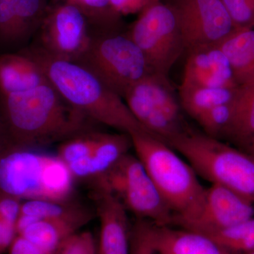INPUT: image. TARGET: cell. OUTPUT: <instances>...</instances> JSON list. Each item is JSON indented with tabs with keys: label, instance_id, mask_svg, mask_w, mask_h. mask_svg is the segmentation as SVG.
<instances>
[{
	"label": "cell",
	"instance_id": "cell-24",
	"mask_svg": "<svg viewBox=\"0 0 254 254\" xmlns=\"http://www.w3.org/2000/svg\"><path fill=\"white\" fill-rule=\"evenodd\" d=\"M100 132L88 131L62 142L58 157L66 165L88 156L98 142Z\"/></svg>",
	"mask_w": 254,
	"mask_h": 254
},
{
	"label": "cell",
	"instance_id": "cell-1",
	"mask_svg": "<svg viewBox=\"0 0 254 254\" xmlns=\"http://www.w3.org/2000/svg\"><path fill=\"white\" fill-rule=\"evenodd\" d=\"M93 123L48 81L28 91L0 94V153L62 143L91 131Z\"/></svg>",
	"mask_w": 254,
	"mask_h": 254
},
{
	"label": "cell",
	"instance_id": "cell-32",
	"mask_svg": "<svg viewBox=\"0 0 254 254\" xmlns=\"http://www.w3.org/2000/svg\"><path fill=\"white\" fill-rule=\"evenodd\" d=\"M8 250L9 254H50L19 235L15 237Z\"/></svg>",
	"mask_w": 254,
	"mask_h": 254
},
{
	"label": "cell",
	"instance_id": "cell-31",
	"mask_svg": "<svg viewBox=\"0 0 254 254\" xmlns=\"http://www.w3.org/2000/svg\"><path fill=\"white\" fill-rule=\"evenodd\" d=\"M158 0H110V9L118 18L125 15L139 14Z\"/></svg>",
	"mask_w": 254,
	"mask_h": 254
},
{
	"label": "cell",
	"instance_id": "cell-22",
	"mask_svg": "<svg viewBox=\"0 0 254 254\" xmlns=\"http://www.w3.org/2000/svg\"><path fill=\"white\" fill-rule=\"evenodd\" d=\"M234 254L254 251V217L243 222L207 235Z\"/></svg>",
	"mask_w": 254,
	"mask_h": 254
},
{
	"label": "cell",
	"instance_id": "cell-21",
	"mask_svg": "<svg viewBox=\"0 0 254 254\" xmlns=\"http://www.w3.org/2000/svg\"><path fill=\"white\" fill-rule=\"evenodd\" d=\"M21 213L37 220L61 218H89L92 214L81 205L68 200H28L21 205Z\"/></svg>",
	"mask_w": 254,
	"mask_h": 254
},
{
	"label": "cell",
	"instance_id": "cell-36",
	"mask_svg": "<svg viewBox=\"0 0 254 254\" xmlns=\"http://www.w3.org/2000/svg\"><path fill=\"white\" fill-rule=\"evenodd\" d=\"M130 254H142L134 246L131 245L130 247Z\"/></svg>",
	"mask_w": 254,
	"mask_h": 254
},
{
	"label": "cell",
	"instance_id": "cell-34",
	"mask_svg": "<svg viewBox=\"0 0 254 254\" xmlns=\"http://www.w3.org/2000/svg\"><path fill=\"white\" fill-rule=\"evenodd\" d=\"M16 236L15 227L0 218V254L9 250Z\"/></svg>",
	"mask_w": 254,
	"mask_h": 254
},
{
	"label": "cell",
	"instance_id": "cell-10",
	"mask_svg": "<svg viewBox=\"0 0 254 254\" xmlns=\"http://www.w3.org/2000/svg\"><path fill=\"white\" fill-rule=\"evenodd\" d=\"M88 22L83 11L67 0L46 14L41 26L40 48L57 58L76 60L91 37Z\"/></svg>",
	"mask_w": 254,
	"mask_h": 254
},
{
	"label": "cell",
	"instance_id": "cell-25",
	"mask_svg": "<svg viewBox=\"0 0 254 254\" xmlns=\"http://www.w3.org/2000/svg\"><path fill=\"white\" fill-rule=\"evenodd\" d=\"M233 114V101L218 105L202 114L195 121L204 130L205 134L220 138L226 136Z\"/></svg>",
	"mask_w": 254,
	"mask_h": 254
},
{
	"label": "cell",
	"instance_id": "cell-23",
	"mask_svg": "<svg viewBox=\"0 0 254 254\" xmlns=\"http://www.w3.org/2000/svg\"><path fill=\"white\" fill-rule=\"evenodd\" d=\"M20 43L41 27L47 14L46 0H13Z\"/></svg>",
	"mask_w": 254,
	"mask_h": 254
},
{
	"label": "cell",
	"instance_id": "cell-12",
	"mask_svg": "<svg viewBox=\"0 0 254 254\" xmlns=\"http://www.w3.org/2000/svg\"><path fill=\"white\" fill-rule=\"evenodd\" d=\"M151 247L159 254H234L212 237L200 232L137 220Z\"/></svg>",
	"mask_w": 254,
	"mask_h": 254
},
{
	"label": "cell",
	"instance_id": "cell-8",
	"mask_svg": "<svg viewBox=\"0 0 254 254\" xmlns=\"http://www.w3.org/2000/svg\"><path fill=\"white\" fill-rule=\"evenodd\" d=\"M127 34L141 50L151 71L167 77L186 51L173 6L160 0L138 14Z\"/></svg>",
	"mask_w": 254,
	"mask_h": 254
},
{
	"label": "cell",
	"instance_id": "cell-30",
	"mask_svg": "<svg viewBox=\"0 0 254 254\" xmlns=\"http://www.w3.org/2000/svg\"><path fill=\"white\" fill-rule=\"evenodd\" d=\"M22 203L18 197L0 190V218L15 227Z\"/></svg>",
	"mask_w": 254,
	"mask_h": 254
},
{
	"label": "cell",
	"instance_id": "cell-33",
	"mask_svg": "<svg viewBox=\"0 0 254 254\" xmlns=\"http://www.w3.org/2000/svg\"><path fill=\"white\" fill-rule=\"evenodd\" d=\"M131 245L142 254H159L150 245L136 222L131 227Z\"/></svg>",
	"mask_w": 254,
	"mask_h": 254
},
{
	"label": "cell",
	"instance_id": "cell-26",
	"mask_svg": "<svg viewBox=\"0 0 254 254\" xmlns=\"http://www.w3.org/2000/svg\"><path fill=\"white\" fill-rule=\"evenodd\" d=\"M77 5L90 20L104 30L114 29L119 18L113 14L110 6V0H68Z\"/></svg>",
	"mask_w": 254,
	"mask_h": 254
},
{
	"label": "cell",
	"instance_id": "cell-4",
	"mask_svg": "<svg viewBox=\"0 0 254 254\" xmlns=\"http://www.w3.org/2000/svg\"><path fill=\"white\" fill-rule=\"evenodd\" d=\"M74 179L58 155L33 149L0 153V190L22 200H68Z\"/></svg>",
	"mask_w": 254,
	"mask_h": 254
},
{
	"label": "cell",
	"instance_id": "cell-19",
	"mask_svg": "<svg viewBox=\"0 0 254 254\" xmlns=\"http://www.w3.org/2000/svg\"><path fill=\"white\" fill-rule=\"evenodd\" d=\"M254 135V80L240 85L226 136L245 147Z\"/></svg>",
	"mask_w": 254,
	"mask_h": 254
},
{
	"label": "cell",
	"instance_id": "cell-37",
	"mask_svg": "<svg viewBox=\"0 0 254 254\" xmlns=\"http://www.w3.org/2000/svg\"><path fill=\"white\" fill-rule=\"evenodd\" d=\"M254 254V252H249V253H247V254Z\"/></svg>",
	"mask_w": 254,
	"mask_h": 254
},
{
	"label": "cell",
	"instance_id": "cell-13",
	"mask_svg": "<svg viewBox=\"0 0 254 254\" xmlns=\"http://www.w3.org/2000/svg\"><path fill=\"white\" fill-rule=\"evenodd\" d=\"M99 218L98 254H130L131 227L127 209L114 195L93 190Z\"/></svg>",
	"mask_w": 254,
	"mask_h": 254
},
{
	"label": "cell",
	"instance_id": "cell-17",
	"mask_svg": "<svg viewBox=\"0 0 254 254\" xmlns=\"http://www.w3.org/2000/svg\"><path fill=\"white\" fill-rule=\"evenodd\" d=\"M89 218L40 220L18 235L24 237L50 254H55L68 237L78 232Z\"/></svg>",
	"mask_w": 254,
	"mask_h": 254
},
{
	"label": "cell",
	"instance_id": "cell-16",
	"mask_svg": "<svg viewBox=\"0 0 254 254\" xmlns=\"http://www.w3.org/2000/svg\"><path fill=\"white\" fill-rule=\"evenodd\" d=\"M46 82L41 66L26 50L0 56V94L28 91Z\"/></svg>",
	"mask_w": 254,
	"mask_h": 254
},
{
	"label": "cell",
	"instance_id": "cell-11",
	"mask_svg": "<svg viewBox=\"0 0 254 254\" xmlns=\"http://www.w3.org/2000/svg\"><path fill=\"white\" fill-rule=\"evenodd\" d=\"M254 217L252 200L227 187L211 185L206 189L201 215L186 230L210 235Z\"/></svg>",
	"mask_w": 254,
	"mask_h": 254
},
{
	"label": "cell",
	"instance_id": "cell-27",
	"mask_svg": "<svg viewBox=\"0 0 254 254\" xmlns=\"http://www.w3.org/2000/svg\"><path fill=\"white\" fill-rule=\"evenodd\" d=\"M0 43L4 45L21 43L13 0H0Z\"/></svg>",
	"mask_w": 254,
	"mask_h": 254
},
{
	"label": "cell",
	"instance_id": "cell-3",
	"mask_svg": "<svg viewBox=\"0 0 254 254\" xmlns=\"http://www.w3.org/2000/svg\"><path fill=\"white\" fill-rule=\"evenodd\" d=\"M130 136L137 158L175 215L173 226L187 229L201 215L206 189L190 164L163 140L147 132Z\"/></svg>",
	"mask_w": 254,
	"mask_h": 254
},
{
	"label": "cell",
	"instance_id": "cell-9",
	"mask_svg": "<svg viewBox=\"0 0 254 254\" xmlns=\"http://www.w3.org/2000/svg\"><path fill=\"white\" fill-rule=\"evenodd\" d=\"M186 51L219 46L237 28L221 0H172Z\"/></svg>",
	"mask_w": 254,
	"mask_h": 254
},
{
	"label": "cell",
	"instance_id": "cell-2",
	"mask_svg": "<svg viewBox=\"0 0 254 254\" xmlns=\"http://www.w3.org/2000/svg\"><path fill=\"white\" fill-rule=\"evenodd\" d=\"M26 51L64 99L95 123L129 135L148 133L132 115L123 98L88 68L73 60L53 56L38 46Z\"/></svg>",
	"mask_w": 254,
	"mask_h": 254
},
{
	"label": "cell",
	"instance_id": "cell-35",
	"mask_svg": "<svg viewBox=\"0 0 254 254\" xmlns=\"http://www.w3.org/2000/svg\"><path fill=\"white\" fill-rule=\"evenodd\" d=\"M245 148H247V153L252 155L254 158V136L251 138L250 141L247 143Z\"/></svg>",
	"mask_w": 254,
	"mask_h": 254
},
{
	"label": "cell",
	"instance_id": "cell-15",
	"mask_svg": "<svg viewBox=\"0 0 254 254\" xmlns=\"http://www.w3.org/2000/svg\"><path fill=\"white\" fill-rule=\"evenodd\" d=\"M131 148L133 146L129 134L122 132H100L98 142L91 154L68 166L74 178L93 180L113 168L120 159L129 153Z\"/></svg>",
	"mask_w": 254,
	"mask_h": 254
},
{
	"label": "cell",
	"instance_id": "cell-18",
	"mask_svg": "<svg viewBox=\"0 0 254 254\" xmlns=\"http://www.w3.org/2000/svg\"><path fill=\"white\" fill-rule=\"evenodd\" d=\"M239 86L254 80V29H237L219 45Z\"/></svg>",
	"mask_w": 254,
	"mask_h": 254
},
{
	"label": "cell",
	"instance_id": "cell-29",
	"mask_svg": "<svg viewBox=\"0 0 254 254\" xmlns=\"http://www.w3.org/2000/svg\"><path fill=\"white\" fill-rule=\"evenodd\" d=\"M55 254H98V241L91 232H77L68 237Z\"/></svg>",
	"mask_w": 254,
	"mask_h": 254
},
{
	"label": "cell",
	"instance_id": "cell-7",
	"mask_svg": "<svg viewBox=\"0 0 254 254\" xmlns=\"http://www.w3.org/2000/svg\"><path fill=\"white\" fill-rule=\"evenodd\" d=\"M91 180L93 190L116 197L138 220L173 225V211L136 155L127 153L113 168Z\"/></svg>",
	"mask_w": 254,
	"mask_h": 254
},
{
	"label": "cell",
	"instance_id": "cell-5",
	"mask_svg": "<svg viewBox=\"0 0 254 254\" xmlns=\"http://www.w3.org/2000/svg\"><path fill=\"white\" fill-rule=\"evenodd\" d=\"M200 177L253 201L254 158L205 133L189 130L168 142ZM254 202V201H253Z\"/></svg>",
	"mask_w": 254,
	"mask_h": 254
},
{
	"label": "cell",
	"instance_id": "cell-14",
	"mask_svg": "<svg viewBox=\"0 0 254 254\" xmlns=\"http://www.w3.org/2000/svg\"><path fill=\"white\" fill-rule=\"evenodd\" d=\"M180 86L235 88L239 86L230 62L219 46L189 52Z\"/></svg>",
	"mask_w": 254,
	"mask_h": 254
},
{
	"label": "cell",
	"instance_id": "cell-6",
	"mask_svg": "<svg viewBox=\"0 0 254 254\" xmlns=\"http://www.w3.org/2000/svg\"><path fill=\"white\" fill-rule=\"evenodd\" d=\"M73 61L90 70L123 98L132 87L153 72L128 35L114 29L91 34L86 48Z\"/></svg>",
	"mask_w": 254,
	"mask_h": 254
},
{
	"label": "cell",
	"instance_id": "cell-28",
	"mask_svg": "<svg viewBox=\"0 0 254 254\" xmlns=\"http://www.w3.org/2000/svg\"><path fill=\"white\" fill-rule=\"evenodd\" d=\"M237 29L254 27V0H221Z\"/></svg>",
	"mask_w": 254,
	"mask_h": 254
},
{
	"label": "cell",
	"instance_id": "cell-20",
	"mask_svg": "<svg viewBox=\"0 0 254 254\" xmlns=\"http://www.w3.org/2000/svg\"><path fill=\"white\" fill-rule=\"evenodd\" d=\"M237 88L180 86L179 98L182 109L195 120L211 108L233 101Z\"/></svg>",
	"mask_w": 254,
	"mask_h": 254
}]
</instances>
